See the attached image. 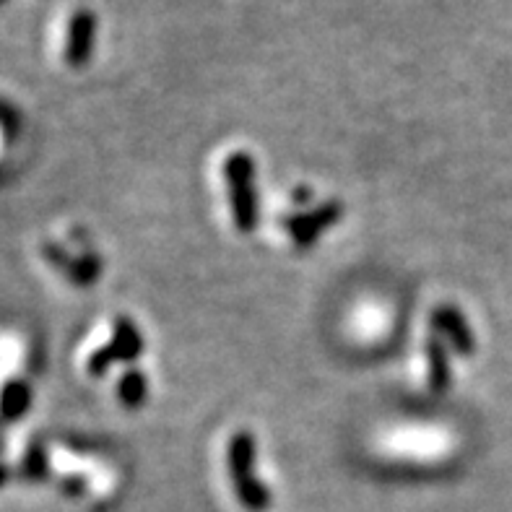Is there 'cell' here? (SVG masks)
<instances>
[{
    "label": "cell",
    "instance_id": "9c48e42d",
    "mask_svg": "<svg viewBox=\"0 0 512 512\" xmlns=\"http://www.w3.org/2000/svg\"><path fill=\"white\" fill-rule=\"evenodd\" d=\"M149 396V383H146V375L141 370H130L120 377L117 383V398L128 409H138Z\"/></svg>",
    "mask_w": 512,
    "mask_h": 512
},
{
    "label": "cell",
    "instance_id": "8992f818",
    "mask_svg": "<svg viewBox=\"0 0 512 512\" xmlns=\"http://www.w3.org/2000/svg\"><path fill=\"white\" fill-rule=\"evenodd\" d=\"M94 45H97V16L89 8H78L65 26L63 60L71 68H84L94 55Z\"/></svg>",
    "mask_w": 512,
    "mask_h": 512
},
{
    "label": "cell",
    "instance_id": "277c9868",
    "mask_svg": "<svg viewBox=\"0 0 512 512\" xmlns=\"http://www.w3.org/2000/svg\"><path fill=\"white\" fill-rule=\"evenodd\" d=\"M344 216V206L338 201H328L315 208H299L284 219V229L294 247H312L331 227H336Z\"/></svg>",
    "mask_w": 512,
    "mask_h": 512
},
{
    "label": "cell",
    "instance_id": "ba28073f",
    "mask_svg": "<svg viewBox=\"0 0 512 512\" xmlns=\"http://www.w3.org/2000/svg\"><path fill=\"white\" fill-rule=\"evenodd\" d=\"M29 398H32V393L21 380H8L0 388V414L6 419H16L29 409Z\"/></svg>",
    "mask_w": 512,
    "mask_h": 512
},
{
    "label": "cell",
    "instance_id": "5b68a950",
    "mask_svg": "<svg viewBox=\"0 0 512 512\" xmlns=\"http://www.w3.org/2000/svg\"><path fill=\"white\" fill-rule=\"evenodd\" d=\"M429 328L432 336L440 338L442 344L450 351L461 354V357H471L476 351V336L468 325L466 315L453 305H440L429 315Z\"/></svg>",
    "mask_w": 512,
    "mask_h": 512
},
{
    "label": "cell",
    "instance_id": "7a4b0ae2",
    "mask_svg": "<svg viewBox=\"0 0 512 512\" xmlns=\"http://www.w3.org/2000/svg\"><path fill=\"white\" fill-rule=\"evenodd\" d=\"M227 188L229 211L234 229L242 234L253 232L258 224V193H255V162L247 151H232L221 167Z\"/></svg>",
    "mask_w": 512,
    "mask_h": 512
},
{
    "label": "cell",
    "instance_id": "52a82bcc",
    "mask_svg": "<svg viewBox=\"0 0 512 512\" xmlns=\"http://www.w3.org/2000/svg\"><path fill=\"white\" fill-rule=\"evenodd\" d=\"M424 359H427V385L432 393H445L453 383V367H450V349L440 338L429 336L424 344Z\"/></svg>",
    "mask_w": 512,
    "mask_h": 512
},
{
    "label": "cell",
    "instance_id": "3957f363",
    "mask_svg": "<svg viewBox=\"0 0 512 512\" xmlns=\"http://www.w3.org/2000/svg\"><path fill=\"white\" fill-rule=\"evenodd\" d=\"M143 351V336L138 331V325L128 318H117L112 323V336L110 341L97 349L86 362V370L89 375H104L110 370L112 364L120 362H133V359L141 357Z\"/></svg>",
    "mask_w": 512,
    "mask_h": 512
},
{
    "label": "cell",
    "instance_id": "6da1fadb",
    "mask_svg": "<svg viewBox=\"0 0 512 512\" xmlns=\"http://www.w3.org/2000/svg\"><path fill=\"white\" fill-rule=\"evenodd\" d=\"M255 461H258V442L255 437L240 429L227 442V471L237 500L250 512H266L271 505V492L263 479L255 476Z\"/></svg>",
    "mask_w": 512,
    "mask_h": 512
}]
</instances>
